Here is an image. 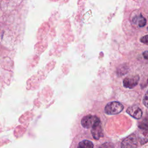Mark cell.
Wrapping results in <instances>:
<instances>
[{
  "instance_id": "obj_1",
  "label": "cell",
  "mask_w": 148,
  "mask_h": 148,
  "mask_svg": "<svg viewBox=\"0 0 148 148\" xmlns=\"http://www.w3.org/2000/svg\"><path fill=\"white\" fill-rule=\"evenodd\" d=\"M124 109L123 104L117 101H113L108 103L105 107L104 111L109 115L116 114L120 113Z\"/></svg>"
},
{
  "instance_id": "obj_2",
  "label": "cell",
  "mask_w": 148,
  "mask_h": 148,
  "mask_svg": "<svg viewBox=\"0 0 148 148\" xmlns=\"http://www.w3.org/2000/svg\"><path fill=\"white\" fill-rule=\"evenodd\" d=\"M100 123L99 119L96 116L93 115L85 116L80 121L81 125L85 128H90Z\"/></svg>"
},
{
  "instance_id": "obj_3",
  "label": "cell",
  "mask_w": 148,
  "mask_h": 148,
  "mask_svg": "<svg viewBox=\"0 0 148 148\" xmlns=\"http://www.w3.org/2000/svg\"><path fill=\"white\" fill-rule=\"evenodd\" d=\"M139 76L138 75H134L126 77L123 80V86L125 88H133L139 83Z\"/></svg>"
},
{
  "instance_id": "obj_4",
  "label": "cell",
  "mask_w": 148,
  "mask_h": 148,
  "mask_svg": "<svg viewBox=\"0 0 148 148\" xmlns=\"http://www.w3.org/2000/svg\"><path fill=\"white\" fill-rule=\"evenodd\" d=\"M137 138L135 134H131L124 139L121 144V147H135L137 146Z\"/></svg>"
},
{
  "instance_id": "obj_5",
  "label": "cell",
  "mask_w": 148,
  "mask_h": 148,
  "mask_svg": "<svg viewBox=\"0 0 148 148\" xmlns=\"http://www.w3.org/2000/svg\"><path fill=\"white\" fill-rule=\"evenodd\" d=\"M127 113L135 119H139L142 116V110L136 105L130 106L127 109Z\"/></svg>"
},
{
  "instance_id": "obj_6",
  "label": "cell",
  "mask_w": 148,
  "mask_h": 148,
  "mask_svg": "<svg viewBox=\"0 0 148 148\" xmlns=\"http://www.w3.org/2000/svg\"><path fill=\"white\" fill-rule=\"evenodd\" d=\"M91 134L94 139H99L103 136V132L101 123L91 127Z\"/></svg>"
},
{
  "instance_id": "obj_7",
  "label": "cell",
  "mask_w": 148,
  "mask_h": 148,
  "mask_svg": "<svg viewBox=\"0 0 148 148\" xmlns=\"http://www.w3.org/2000/svg\"><path fill=\"white\" fill-rule=\"evenodd\" d=\"M138 134V139L140 145H144L148 142V132L140 130Z\"/></svg>"
},
{
  "instance_id": "obj_8",
  "label": "cell",
  "mask_w": 148,
  "mask_h": 148,
  "mask_svg": "<svg viewBox=\"0 0 148 148\" xmlns=\"http://www.w3.org/2000/svg\"><path fill=\"white\" fill-rule=\"evenodd\" d=\"M132 22L134 24H137L139 27H143L146 24V20L142 14H140L139 16L135 17L132 19Z\"/></svg>"
},
{
  "instance_id": "obj_9",
  "label": "cell",
  "mask_w": 148,
  "mask_h": 148,
  "mask_svg": "<svg viewBox=\"0 0 148 148\" xmlns=\"http://www.w3.org/2000/svg\"><path fill=\"white\" fill-rule=\"evenodd\" d=\"M94 147L93 143L88 140H83L79 142L78 147L80 148H92Z\"/></svg>"
},
{
  "instance_id": "obj_10",
  "label": "cell",
  "mask_w": 148,
  "mask_h": 148,
  "mask_svg": "<svg viewBox=\"0 0 148 148\" xmlns=\"http://www.w3.org/2000/svg\"><path fill=\"white\" fill-rule=\"evenodd\" d=\"M139 129L147 131L148 132V118L144 119L141 123L138 125Z\"/></svg>"
},
{
  "instance_id": "obj_11",
  "label": "cell",
  "mask_w": 148,
  "mask_h": 148,
  "mask_svg": "<svg viewBox=\"0 0 148 148\" xmlns=\"http://www.w3.org/2000/svg\"><path fill=\"white\" fill-rule=\"evenodd\" d=\"M143 103L146 107L148 108V90H147V91L146 92V93L143 97Z\"/></svg>"
},
{
  "instance_id": "obj_12",
  "label": "cell",
  "mask_w": 148,
  "mask_h": 148,
  "mask_svg": "<svg viewBox=\"0 0 148 148\" xmlns=\"http://www.w3.org/2000/svg\"><path fill=\"white\" fill-rule=\"evenodd\" d=\"M140 41L142 43L148 45V35H145V36H143V37H142V38H140Z\"/></svg>"
},
{
  "instance_id": "obj_13",
  "label": "cell",
  "mask_w": 148,
  "mask_h": 148,
  "mask_svg": "<svg viewBox=\"0 0 148 148\" xmlns=\"http://www.w3.org/2000/svg\"><path fill=\"white\" fill-rule=\"evenodd\" d=\"M143 56L144 58L148 60V51H145L143 53Z\"/></svg>"
},
{
  "instance_id": "obj_14",
  "label": "cell",
  "mask_w": 148,
  "mask_h": 148,
  "mask_svg": "<svg viewBox=\"0 0 148 148\" xmlns=\"http://www.w3.org/2000/svg\"><path fill=\"white\" fill-rule=\"evenodd\" d=\"M147 29H148V27H147Z\"/></svg>"
}]
</instances>
